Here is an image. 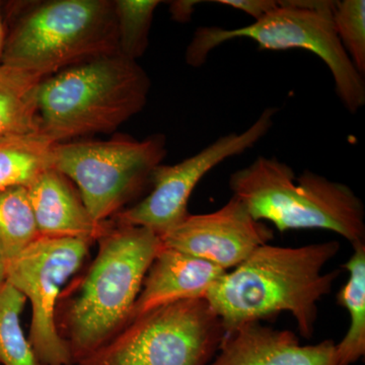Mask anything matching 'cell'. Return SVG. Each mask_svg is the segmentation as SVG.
Here are the masks:
<instances>
[{
	"label": "cell",
	"mask_w": 365,
	"mask_h": 365,
	"mask_svg": "<svg viewBox=\"0 0 365 365\" xmlns=\"http://www.w3.org/2000/svg\"><path fill=\"white\" fill-rule=\"evenodd\" d=\"M215 2L244 11L252 16L255 21L267 16L274 9H277L279 4V0H216Z\"/></svg>",
	"instance_id": "obj_22"
},
{
	"label": "cell",
	"mask_w": 365,
	"mask_h": 365,
	"mask_svg": "<svg viewBox=\"0 0 365 365\" xmlns=\"http://www.w3.org/2000/svg\"><path fill=\"white\" fill-rule=\"evenodd\" d=\"M26 188L40 237L95 242L111 225V220H93L78 190L68 178L52 168L40 173Z\"/></svg>",
	"instance_id": "obj_13"
},
{
	"label": "cell",
	"mask_w": 365,
	"mask_h": 365,
	"mask_svg": "<svg viewBox=\"0 0 365 365\" xmlns=\"http://www.w3.org/2000/svg\"><path fill=\"white\" fill-rule=\"evenodd\" d=\"M40 237L28 191L16 186L0 191V255L13 260Z\"/></svg>",
	"instance_id": "obj_18"
},
{
	"label": "cell",
	"mask_w": 365,
	"mask_h": 365,
	"mask_svg": "<svg viewBox=\"0 0 365 365\" xmlns=\"http://www.w3.org/2000/svg\"><path fill=\"white\" fill-rule=\"evenodd\" d=\"M230 188L255 220L272 222L281 232L319 228L351 246L365 242L364 203L343 182L309 170L297 177L278 158L258 157L230 175Z\"/></svg>",
	"instance_id": "obj_4"
},
{
	"label": "cell",
	"mask_w": 365,
	"mask_h": 365,
	"mask_svg": "<svg viewBox=\"0 0 365 365\" xmlns=\"http://www.w3.org/2000/svg\"><path fill=\"white\" fill-rule=\"evenodd\" d=\"M333 24L341 45L353 66L364 78L365 74V1H335Z\"/></svg>",
	"instance_id": "obj_21"
},
{
	"label": "cell",
	"mask_w": 365,
	"mask_h": 365,
	"mask_svg": "<svg viewBox=\"0 0 365 365\" xmlns=\"http://www.w3.org/2000/svg\"><path fill=\"white\" fill-rule=\"evenodd\" d=\"M112 0H54L26 11L6 36L1 66L48 78L118 54Z\"/></svg>",
	"instance_id": "obj_5"
},
{
	"label": "cell",
	"mask_w": 365,
	"mask_h": 365,
	"mask_svg": "<svg viewBox=\"0 0 365 365\" xmlns=\"http://www.w3.org/2000/svg\"><path fill=\"white\" fill-rule=\"evenodd\" d=\"M97 256L60 294L56 326L79 364L130 321L146 273L163 247L148 228L111 225L97 241Z\"/></svg>",
	"instance_id": "obj_2"
},
{
	"label": "cell",
	"mask_w": 365,
	"mask_h": 365,
	"mask_svg": "<svg viewBox=\"0 0 365 365\" xmlns=\"http://www.w3.org/2000/svg\"><path fill=\"white\" fill-rule=\"evenodd\" d=\"M339 250L337 241L299 248L263 245L218 278L205 299L222 319L225 332L288 312L300 335L311 339L319 302L330 294L340 275L339 270H323Z\"/></svg>",
	"instance_id": "obj_1"
},
{
	"label": "cell",
	"mask_w": 365,
	"mask_h": 365,
	"mask_svg": "<svg viewBox=\"0 0 365 365\" xmlns=\"http://www.w3.org/2000/svg\"><path fill=\"white\" fill-rule=\"evenodd\" d=\"M200 1L196 0H176L170 4V13L172 14L173 20L179 23H187L191 20L192 14L195 11L197 4Z\"/></svg>",
	"instance_id": "obj_23"
},
{
	"label": "cell",
	"mask_w": 365,
	"mask_h": 365,
	"mask_svg": "<svg viewBox=\"0 0 365 365\" xmlns=\"http://www.w3.org/2000/svg\"><path fill=\"white\" fill-rule=\"evenodd\" d=\"M51 140L41 132L0 140V191L28 186L43 170L51 168Z\"/></svg>",
	"instance_id": "obj_17"
},
{
	"label": "cell",
	"mask_w": 365,
	"mask_h": 365,
	"mask_svg": "<svg viewBox=\"0 0 365 365\" xmlns=\"http://www.w3.org/2000/svg\"><path fill=\"white\" fill-rule=\"evenodd\" d=\"M26 302L6 281L0 285V364L41 365L21 326Z\"/></svg>",
	"instance_id": "obj_19"
},
{
	"label": "cell",
	"mask_w": 365,
	"mask_h": 365,
	"mask_svg": "<svg viewBox=\"0 0 365 365\" xmlns=\"http://www.w3.org/2000/svg\"><path fill=\"white\" fill-rule=\"evenodd\" d=\"M277 112L276 108H268L247 130L220 137L176 165H158L151 176L150 193L117 213L113 222L148 228L158 237L167 234L189 215L190 198L203 177L220 163L253 148L272 128Z\"/></svg>",
	"instance_id": "obj_10"
},
{
	"label": "cell",
	"mask_w": 365,
	"mask_h": 365,
	"mask_svg": "<svg viewBox=\"0 0 365 365\" xmlns=\"http://www.w3.org/2000/svg\"><path fill=\"white\" fill-rule=\"evenodd\" d=\"M150 86L143 67L120 53L57 72L38 88L41 133L61 143L115 130L143 111Z\"/></svg>",
	"instance_id": "obj_3"
},
{
	"label": "cell",
	"mask_w": 365,
	"mask_h": 365,
	"mask_svg": "<svg viewBox=\"0 0 365 365\" xmlns=\"http://www.w3.org/2000/svg\"><path fill=\"white\" fill-rule=\"evenodd\" d=\"M6 281V262H4V258H2L1 255H0V285L4 284Z\"/></svg>",
	"instance_id": "obj_25"
},
{
	"label": "cell",
	"mask_w": 365,
	"mask_h": 365,
	"mask_svg": "<svg viewBox=\"0 0 365 365\" xmlns=\"http://www.w3.org/2000/svg\"><path fill=\"white\" fill-rule=\"evenodd\" d=\"M209 365H338L336 343L302 345L289 330L251 322L225 333Z\"/></svg>",
	"instance_id": "obj_12"
},
{
	"label": "cell",
	"mask_w": 365,
	"mask_h": 365,
	"mask_svg": "<svg viewBox=\"0 0 365 365\" xmlns=\"http://www.w3.org/2000/svg\"><path fill=\"white\" fill-rule=\"evenodd\" d=\"M167 155V139L61 143L53 145L51 168L78 186L93 220L108 222L150 186L151 176Z\"/></svg>",
	"instance_id": "obj_8"
},
{
	"label": "cell",
	"mask_w": 365,
	"mask_h": 365,
	"mask_svg": "<svg viewBox=\"0 0 365 365\" xmlns=\"http://www.w3.org/2000/svg\"><path fill=\"white\" fill-rule=\"evenodd\" d=\"M225 272L209 262L163 246L146 273L130 321L173 302L205 299Z\"/></svg>",
	"instance_id": "obj_14"
},
{
	"label": "cell",
	"mask_w": 365,
	"mask_h": 365,
	"mask_svg": "<svg viewBox=\"0 0 365 365\" xmlns=\"http://www.w3.org/2000/svg\"><path fill=\"white\" fill-rule=\"evenodd\" d=\"M93 242L40 237L6 263V282L30 300L29 342L41 365H73L68 346L57 330L56 309L64 285L83 270Z\"/></svg>",
	"instance_id": "obj_9"
},
{
	"label": "cell",
	"mask_w": 365,
	"mask_h": 365,
	"mask_svg": "<svg viewBox=\"0 0 365 365\" xmlns=\"http://www.w3.org/2000/svg\"><path fill=\"white\" fill-rule=\"evenodd\" d=\"M6 36V29H4V20H2L1 9H0V66H1L2 53H4Z\"/></svg>",
	"instance_id": "obj_24"
},
{
	"label": "cell",
	"mask_w": 365,
	"mask_h": 365,
	"mask_svg": "<svg viewBox=\"0 0 365 365\" xmlns=\"http://www.w3.org/2000/svg\"><path fill=\"white\" fill-rule=\"evenodd\" d=\"M163 247L201 259L223 270H232L259 247L269 244L273 230L255 220L237 197L218 210L190 215L162 235Z\"/></svg>",
	"instance_id": "obj_11"
},
{
	"label": "cell",
	"mask_w": 365,
	"mask_h": 365,
	"mask_svg": "<svg viewBox=\"0 0 365 365\" xmlns=\"http://www.w3.org/2000/svg\"><path fill=\"white\" fill-rule=\"evenodd\" d=\"M158 0H116L118 47L126 58H140L145 53L150 41L151 23Z\"/></svg>",
	"instance_id": "obj_20"
},
{
	"label": "cell",
	"mask_w": 365,
	"mask_h": 365,
	"mask_svg": "<svg viewBox=\"0 0 365 365\" xmlns=\"http://www.w3.org/2000/svg\"><path fill=\"white\" fill-rule=\"evenodd\" d=\"M225 333L207 300H181L132 319L78 365H209Z\"/></svg>",
	"instance_id": "obj_7"
},
{
	"label": "cell",
	"mask_w": 365,
	"mask_h": 365,
	"mask_svg": "<svg viewBox=\"0 0 365 365\" xmlns=\"http://www.w3.org/2000/svg\"><path fill=\"white\" fill-rule=\"evenodd\" d=\"M352 248L349 260L342 265L349 278L336 295L338 306L350 317L347 333L336 344L338 365L356 364L365 355V242L352 245Z\"/></svg>",
	"instance_id": "obj_16"
},
{
	"label": "cell",
	"mask_w": 365,
	"mask_h": 365,
	"mask_svg": "<svg viewBox=\"0 0 365 365\" xmlns=\"http://www.w3.org/2000/svg\"><path fill=\"white\" fill-rule=\"evenodd\" d=\"M44 78L0 66V140L40 131L37 95Z\"/></svg>",
	"instance_id": "obj_15"
},
{
	"label": "cell",
	"mask_w": 365,
	"mask_h": 365,
	"mask_svg": "<svg viewBox=\"0 0 365 365\" xmlns=\"http://www.w3.org/2000/svg\"><path fill=\"white\" fill-rule=\"evenodd\" d=\"M335 1L279 0L261 20L237 29L201 26L186 50L190 66L200 67L218 46L235 39L253 40L262 50L304 49L323 60L332 73L335 91L347 111L365 105L364 78L341 45L333 24Z\"/></svg>",
	"instance_id": "obj_6"
}]
</instances>
